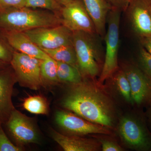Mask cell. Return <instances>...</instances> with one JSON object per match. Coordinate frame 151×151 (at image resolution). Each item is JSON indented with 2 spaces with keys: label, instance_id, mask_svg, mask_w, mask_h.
<instances>
[{
  "label": "cell",
  "instance_id": "8992f818",
  "mask_svg": "<svg viewBox=\"0 0 151 151\" xmlns=\"http://www.w3.org/2000/svg\"><path fill=\"white\" fill-rule=\"evenodd\" d=\"M42 60L14 50L10 63L17 81L30 89H39L43 84L40 72Z\"/></svg>",
  "mask_w": 151,
  "mask_h": 151
},
{
  "label": "cell",
  "instance_id": "6da1fadb",
  "mask_svg": "<svg viewBox=\"0 0 151 151\" xmlns=\"http://www.w3.org/2000/svg\"><path fill=\"white\" fill-rule=\"evenodd\" d=\"M71 85L61 102L63 108L92 123L110 129L113 127L114 105L102 89L84 79Z\"/></svg>",
  "mask_w": 151,
  "mask_h": 151
},
{
  "label": "cell",
  "instance_id": "2e32d148",
  "mask_svg": "<svg viewBox=\"0 0 151 151\" xmlns=\"http://www.w3.org/2000/svg\"><path fill=\"white\" fill-rule=\"evenodd\" d=\"M81 1L93 21L96 33L104 37L108 14L112 8L111 5L106 0Z\"/></svg>",
  "mask_w": 151,
  "mask_h": 151
},
{
  "label": "cell",
  "instance_id": "4fadbf2b",
  "mask_svg": "<svg viewBox=\"0 0 151 151\" xmlns=\"http://www.w3.org/2000/svg\"><path fill=\"white\" fill-rule=\"evenodd\" d=\"M0 69V123L7 122L15 109L12 102L14 84L17 81L14 73L6 68Z\"/></svg>",
  "mask_w": 151,
  "mask_h": 151
},
{
  "label": "cell",
  "instance_id": "8fae6325",
  "mask_svg": "<svg viewBox=\"0 0 151 151\" xmlns=\"http://www.w3.org/2000/svg\"><path fill=\"white\" fill-rule=\"evenodd\" d=\"M151 0H130L126 12L139 38L151 36Z\"/></svg>",
  "mask_w": 151,
  "mask_h": 151
},
{
  "label": "cell",
  "instance_id": "44dd1931",
  "mask_svg": "<svg viewBox=\"0 0 151 151\" xmlns=\"http://www.w3.org/2000/svg\"><path fill=\"white\" fill-rule=\"evenodd\" d=\"M23 106L26 111L33 114L45 115L48 113L46 100L39 95L27 98L24 101Z\"/></svg>",
  "mask_w": 151,
  "mask_h": 151
},
{
  "label": "cell",
  "instance_id": "d6a6232c",
  "mask_svg": "<svg viewBox=\"0 0 151 151\" xmlns=\"http://www.w3.org/2000/svg\"><path fill=\"white\" fill-rule=\"evenodd\" d=\"M150 12H151V6H150Z\"/></svg>",
  "mask_w": 151,
  "mask_h": 151
},
{
  "label": "cell",
  "instance_id": "ba28073f",
  "mask_svg": "<svg viewBox=\"0 0 151 151\" xmlns=\"http://www.w3.org/2000/svg\"><path fill=\"white\" fill-rule=\"evenodd\" d=\"M60 16L61 24L72 32L82 31L97 34L93 21L81 0H75L63 6Z\"/></svg>",
  "mask_w": 151,
  "mask_h": 151
},
{
  "label": "cell",
  "instance_id": "1f68e13d",
  "mask_svg": "<svg viewBox=\"0 0 151 151\" xmlns=\"http://www.w3.org/2000/svg\"><path fill=\"white\" fill-rule=\"evenodd\" d=\"M7 63L3 62V61H0V69L4 68L6 64Z\"/></svg>",
  "mask_w": 151,
  "mask_h": 151
},
{
  "label": "cell",
  "instance_id": "ffe728a7",
  "mask_svg": "<svg viewBox=\"0 0 151 151\" xmlns=\"http://www.w3.org/2000/svg\"><path fill=\"white\" fill-rule=\"evenodd\" d=\"M40 72L42 82L53 84L59 82L56 61L50 57L42 60Z\"/></svg>",
  "mask_w": 151,
  "mask_h": 151
},
{
  "label": "cell",
  "instance_id": "cb8c5ba5",
  "mask_svg": "<svg viewBox=\"0 0 151 151\" xmlns=\"http://www.w3.org/2000/svg\"><path fill=\"white\" fill-rule=\"evenodd\" d=\"M14 51L3 34V36H0V61L10 62Z\"/></svg>",
  "mask_w": 151,
  "mask_h": 151
},
{
  "label": "cell",
  "instance_id": "52a82bcc",
  "mask_svg": "<svg viewBox=\"0 0 151 151\" xmlns=\"http://www.w3.org/2000/svg\"><path fill=\"white\" fill-rule=\"evenodd\" d=\"M24 32L42 49H53L73 44V32L62 24L38 28Z\"/></svg>",
  "mask_w": 151,
  "mask_h": 151
},
{
  "label": "cell",
  "instance_id": "603a6c76",
  "mask_svg": "<svg viewBox=\"0 0 151 151\" xmlns=\"http://www.w3.org/2000/svg\"><path fill=\"white\" fill-rule=\"evenodd\" d=\"M138 61L139 67L151 81V54L143 47L139 52Z\"/></svg>",
  "mask_w": 151,
  "mask_h": 151
},
{
  "label": "cell",
  "instance_id": "277c9868",
  "mask_svg": "<svg viewBox=\"0 0 151 151\" xmlns=\"http://www.w3.org/2000/svg\"><path fill=\"white\" fill-rule=\"evenodd\" d=\"M122 12L111 8L107 18L108 29L104 38L105 53L103 67L99 78V84L103 83L119 68L118 53L120 45V19Z\"/></svg>",
  "mask_w": 151,
  "mask_h": 151
},
{
  "label": "cell",
  "instance_id": "e0dca14e",
  "mask_svg": "<svg viewBox=\"0 0 151 151\" xmlns=\"http://www.w3.org/2000/svg\"><path fill=\"white\" fill-rule=\"evenodd\" d=\"M42 50L55 61L65 63L78 68L76 53L73 44L53 49Z\"/></svg>",
  "mask_w": 151,
  "mask_h": 151
},
{
  "label": "cell",
  "instance_id": "ac0fdd59",
  "mask_svg": "<svg viewBox=\"0 0 151 151\" xmlns=\"http://www.w3.org/2000/svg\"><path fill=\"white\" fill-rule=\"evenodd\" d=\"M110 77L112 78L114 87L120 97L125 102L133 105L130 83L122 68H119Z\"/></svg>",
  "mask_w": 151,
  "mask_h": 151
},
{
  "label": "cell",
  "instance_id": "7a4b0ae2",
  "mask_svg": "<svg viewBox=\"0 0 151 151\" xmlns=\"http://www.w3.org/2000/svg\"><path fill=\"white\" fill-rule=\"evenodd\" d=\"M61 24L59 15L46 10L24 7L0 10V29L24 32Z\"/></svg>",
  "mask_w": 151,
  "mask_h": 151
},
{
  "label": "cell",
  "instance_id": "7c38bea8",
  "mask_svg": "<svg viewBox=\"0 0 151 151\" xmlns=\"http://www.w3.org/2000/svg\"><path fill=\"white\" fill-rule=\"evenodd\" d=\"M9 131L19 144L37 143L40 137L32 121L20 112L14 109L6 122Z\"/></svg>",
  "mask_w": 151,
  "mask_h": 151
},
{
  "label": "cell",
  "instance_id": "5b68a950",
  "mask_svg": "<svg viewBox=\"0 0 151 151\" xmlns=\"http://www.w3.org/2000/svg\"><path fill=\"white\" fill-rule=\"evenodd\" d=\"M118 132L128 148L135 150H151V134L140 118L133 115L123 116L119 120Z\"/></svg>",
  "mask_w": 151,
  "mask_h": 151
},
{
  "label": "cell",
  "instance_id": "d4e9b609",
  "mask_svg": "<svg viewBox=\"0 0 151 151\" xmlns=\"http://www.w3.org/2000/svg\"><path fill=\"white\" fill-rule=\"evenodd\" d=\"M22 149L10 141L1 127L0 123V151H21Z\"/></svg>",
  "mask_w": 151,
  "mask_h": 151
},
{
  "label": "cell",
  "instance_id": "484cf974",
  "mask_svg": "<svg viewBox=\"0 0 151 151\" xmlns=\"http://www.w3.org/2000/svg\"><path fill=\"white\" fill-rule=\"evenodd\" d=\"M26 0H0V10L25 7Z\"/></svg>",
  "mask_w": 151,
  "mask_h": 151
},
{
  "label": "cell",
  "instance_id": "4dcf8cb0",
  "mask_svg": "<svg viewBox=\"0 0 151 151\" xmlns=\"http://www.w3.org/2000/svg\"><path fill=\"white\" fill-rule=\"evenodd\" d=\"M147 117L151 127V103L149 105L148 109L147 111Z\"/></svg>",
  "mask_w": 151,
  "mask_h": 151
},
{
  "label": "cell",
  "instance_id": "d6986e66",
  "mask_svg": "<svg viewBox=\"0 0 151 151\" xmlns=\"http://www.w3.org/2000/svg\"><path fill=\"white\" fill-rule=\"evenodd\" d=\"M56 62L59 81L73 84L83 81L84 77L77 68L65 63Z\"/></svg>",
  "mask_w": 151,
  "mask_h": 151
},
{
  "label": "cell",
  "instance_id": "4316f807",
  "mask_svg": "<svg viewBox=\"0 0 151 151\" xmlns=\"http://www.w3.org/2000/svg\"><path fill=\"white\" fill-rule=\"evenodd\" d=\"M99 142L101 145L102 151H123L124 149L117 143L113 141L100 139Z\"/></svg>",
  "mask_w": 151,
  "mask_h": 151
},
{
  "label": "cell",
  "instance_id": "7402d4cb",
  "mask_svg": "<svg viewBox=\"0 0 151 151\" xmlns=\"http://www.w3.org/2000/svg\"><path fill=\"white\" fill-rule=\"evenodd\" d=\"M25 7L40 8L53 12L59 15L62 6L55 0H26Z\"/></svg>",
  "mask_w": 151,
  "mask_h": 151
},
{
  "label": "cell",
  "instance_id": "9a60e30c",
  "mask_svg": "<svg viewBox=\"0 0 151 151\" xmlns=\"http://www.w3.org/2000/svg\"><path fill=\"white\" fill-rule=\"evenodd\" d=\"M50 133L52 139L64 151H96L100 149V144L94 139L63 134L53 129Z\"/></svg>",
  "mask_w": 151,
  "mask_h": 151
},
{
  "label": "cell",
  "instance_id": "3957f363",
  "mask_svg": "<svg viewBox=\"0 0 151 151\" xmlns=\"http://www.w3.org/2000/svg\"><path fill=\"white\" fill-rule=\"evenodd\" d=\"M96 34L82 31L72 33L78 69L84 78L93 79L101 73L102 51Z\"/></svg>",
  "mask_w": 151,
  "mask_h": 151
},
{
  "label": "cell",
  "instance_id": "83f0119b",
  "mask_svg": "<svg viewBox=\"0 0 151 151\" xmlns=\"http://www.w3.org/2000/svg\"><path fill=\"white\" fill-rule=\"evenodd\" d=\"M112 8L126 12L130 0H106Z\"/></svg>",
  "mask_w": 151,
  "mask_h": 151
},
{
  "label": "cell",
  "instance_id": "9c48e42d",
  "mask_svg": "<svg viewBox=\"0 0 151 151\" xmlns=\"http://www.w3.org/2000/svg\"><path fill=\"white\" fill-rule=\"evenodd\" d=\"M121 68L127 76L131 86L133 105L149 106L151 103V81L138 65L122 64Z\"/></svg>",
  "mask_w": 151,
  "mask_h": 151
},
{
  "label": "cell",
  "instance_id": "30bf717a",
  "mask_svg": "<svg viewBox=\"0 0 151 151\" xmlns=\"http://www.w3.org/2000/svg\"><path fill=\"white\" fill-rule=\"evenodd\" d=\"M55 119L60 128L71 134L108 135L111 134L110 128L89 122L70 111H57Z\"/></svg>",
  "mask_w": 151,
  "mask_h": 151
},
{
  "label": "cell",
  "instance_id": "f546056e",
  "mask_svg": "<svg viewBox=\"0 0 151 151\" xmlns=\"http://www.w3.org/2000/svg\"><path fill=\"white\" fill-rule=\"evenodd\" d=\"M55 1L63 7L74 1L75 0H55Z\"/></svg>",
  "mask_w": 151,
  "mask_h": 151
},
{
  "label": "cell",
  "instance_id": "5bb4252c",
  "mask_svg": "<svg viewBox=\"0 0 151 151\" xmlns=\"http://www.w3.org/2000/svg\"><path fill=\"white\" fill-rule=\"evenodd\" d=\"M3 35L14 50L41 60L49 56L22 32H3Z\"/></svg>",
  "mask_w": 151,
  "mask_h": 151
},
{
  "label": "cell",
  "instance_id": "f1b7e54d",
  "mask_svg": "<svg viewBox=\"0 0 151 151\" xmlns=\"http://www.w3.org/2000/svg\"><path fill=\"white\" fill-rule=\"evenodd\" d=\"M142 46L151 54V36L139 38Z\"/></svg>",
  "mask_w": 151,
  "mask_h": 151
}]
</instances>
